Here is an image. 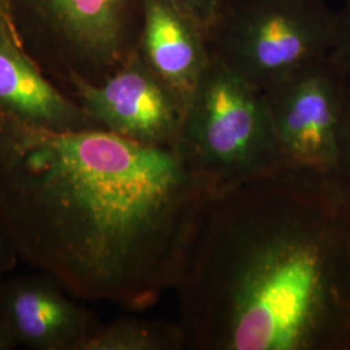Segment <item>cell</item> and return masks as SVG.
Here are the masks:
<instances>
[{
    "mask_svg": "<svg viewBox=\"0 0 350 350\" xmlns=\"http://www.w3.org/2000/svg\"><path fill=\"white\" fill-rule=\"evenodd\" d=\"M209 196L175 148L0 112V226L73 297L154 305L174 289Z\"/></svg>",
    "mask_w": 350,
    "mask_h": 350,
    "instance_id": "obj_1",
    "label": "cell"
},
{
    "mask_svg": "<svg viewBox=\"0 0 350 350\" xmlns=\"http://www.w3.org/2000/svg\"><path fill=\"white\" fill-rule=\"evenodd\" d=\"M174 291L189 349L349 350V188L282 167L211 193Z\"/></svg>",
    "mask_w": 350,
    "mask_h": 350,
    "instance_id": "obj_2",
    "label": "cell"
},
{
    "mask_svg": "<svg viewBox=\"0 0 350 350\" xmlns=\"http://www.w3.org/2000/svg\"><path fill=\"white\" fill-rule=\"evenodd\" d=\"M175 150L211 193L286 167L262 90L213 53L186 101Z\"/></svg>",
    "mask_w": 350,
    "mask_h": 350,
    "instance_id": "obj_3",
    "label": "cell"
},
{
    "mask_svg": "<svg viewBox=\"0 0 350 350\" xmlns=\"http://www.w3.org/2000/svg\"><path fill=\"white\" fill-rule=\"evenodd\" d=\"M336 37L338 12L323 0H225L208 43L263 91L332 53Z\"/></svg>",
    "mask_w": 350,
    "mask_h": 350,
    "instance_id": "obj_4",
    "label": "cell"
},
{
    "mask_svg": "<svg viewBox=\"0 0 350 350\" xmlns=\"http://www.w3.org/2000/svg\"><path fill=\"white\" fill-rule=\"evenodd\" d=\"M0 13L68 81L99 82L137 50L142 0H0Z\"/></svg>",
    "mask_w": 350,
    "mask_h": 350,
    "instance_id": "obj_5",
    "label": "cell"
},
{
    "mask_svg": "<svg viewBox=\"0 0 350 350\" xmlns=\"http://www.w3.org/2000/svg\"><path fill=\"white\" fill-rule=\"evenodd\" d=\"M347 77L329 53L263 90L286 167L335 174Z\"/></svg>",
    "mask_w": 350,
    "mask_h": 350,
    "instance_id": "obj_6",
    "label": "cell"
},
{
    "mask_svg": "<svg viewBox=\"0 0 350 350\" xmlns=\"http://www.w3.org/2000/svg\"><path fill=\"white\" fill-rule=\"evenodd\" d=\"M69 82L79 105L100 129L146 146L175 148L186 100L138 51L99 82L78 77Z\"/></svg>",
    "mask_w": 350,
    "mask_h": 350,
    "instance_id": "obj_7",
    "label": "cell"
},
{
    "mask_svg": "<svg viewBox=\"0 0 350 350\" xmlns=\"http://www.w3.org/2000/svg\"><path fill=\"white\" fill-rule=\"evenodd\" d=\"M50 275L17 276L0 283V312L17 345L34 350H83L99 328Z\"/></svg>",
    "mask_w": 350,
    "mask_h": 350,
    "instance_id": "obj_8",
    "label": "cell"
},
{
    "mask_svg": "<svg viewBox=\"0 0 350 350\" xmlns=\"http://www.w3.org/2000/svg\"><path fill=\"white\" fill-rule=\"evenodd\" d=\"M0 112L25 125L55 131L100 129L78 101L40 73L0 13Z\"/></svg>",
    "mask_w": 350,
    "mask_h": 350,
    "instance_id": "obj_9",
    "label": "cell"
},
{
    "mask_svg": "<svg viewBox=\"0 0 350 350\" xmlns=\"http://www.w3.org/2000/svg\"><path fill=\"white\" fill-rule=\"evenodd\" d=\"M137 51L186 101L212 59L204 33L166 0H142Z\"/></svg>",
    "mask_w": 350,
    "mask_h": 350,
    "instance_id": "obj_10",
    "label": "cell"
},
{
    "mask_svg": "<svg viewBox=\"0 0 350 350\" xmlns=\"http://www.w3.org/2000/svg\"><path fill=\"white\" fill-rule=\"evenodd\" d=\"M187 349L186 334L179 323L121 318L99 325L83 350Z\"/></svg>",
    "mask_w": 350,
    "mask_h": 350,
    "instance_id": "obj_11",
    "label": "cell"
},
{
    "mask_svg": "<svg viewBox=\"0 0 350 350\" xmlns=\"http://www.w3.org/2000/svg\"><path fill=\"white\" fill-rule=\"evenodd\" d=\"M200 29L209 40L225 0H166Z\"/></svg>",
    "mask_w": 350,
    "mask_h": 350,
    "instance_id": "obj_12",
    "label": "cell"
},
{
    "mask_svg": "<svg viewBox=\"0 0 350 350\" xmlns=\"http://www.w3.org/2000/svg\"><path fill=\"white\" fill-rule=\"evenodd\" d=\"M347 75L338 129V157L335 174L350 189V75Z\"/></svg>",
    "mask_w": 350,
    "mask_h": 350,
    "instance_id": "obj_13",
    "label": "cell"
},
{
    "mask_svg": "<svg viewBox=\"0 0 350 350\" xmlns=\"http://www.w3.org/2000/svg\"><path fill=\"white\" fill-rule=\"evenodd\" d=\"M332 53L350 75V0H344L338 12V37Z\"/></svg>",
    "mask_w": 350,
    "mask_h": 350,
    "instance_id": "obj_14",
    "label": "cell"
},
{
    "mask_svg": "<svg viewBox=\"0 0 350 350\" xmlns=\"http://www.w3.org/2000/svg\"><path fill=\"white\" fill-rule=\"evenodd\" d=\"M20 261L16 250H13L10 239L0 226V283L5 279V275Z\"/></svg>",
    "mask_w": 350,
    "mask_h": 350,
    "instance_id": "obj_15",
    "label": "cell"
},
{
    "mask_svg": "<svg viewBox=\"0 0 350 350\" xmlns=\"http://www.w3.org/2000/svg\"><path fill=\"white\" fill-rule=\"evenodd\" d=\"M17 347L8 327L4 322V318L0 312V350H11Z\"/></svg>",
    "mask_w": 350,
    "mask_h": 350,
    "instance_id": "obj_16",
    "label": "cell"
}]
</instances>
